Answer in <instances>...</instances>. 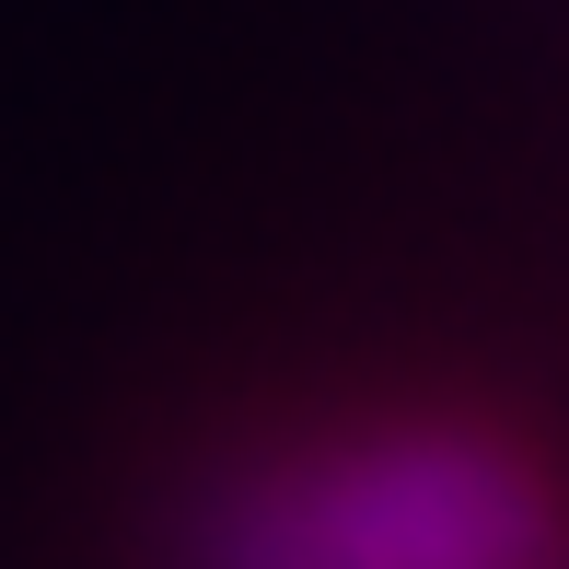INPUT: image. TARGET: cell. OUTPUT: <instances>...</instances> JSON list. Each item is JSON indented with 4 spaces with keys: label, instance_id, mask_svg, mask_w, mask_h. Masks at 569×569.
Segmentation results:
<instances>
[{
    "label": "cell",
    "instance_id": "obj_1",
    "mask_svg": "<svg viewBox=\"0 0 569 569\" xmlns=\"http://www.w3.org/2000/svg\"><path fill=\"white\" fill-rule=\"evenodd\" d=\"M558 488L465 419H383L291 453L210 523L198 569H547Z\"/></svg>",
    "mask_w": 569,
    "mask_h": 569
}]
</instances>
